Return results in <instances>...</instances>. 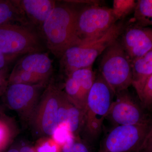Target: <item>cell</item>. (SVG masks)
<instances>
[{"instance_id": "83f0119b", "label": "cell", "mask_w": 152, "mask_h": 152, "mask_svg": "<svg viewBox=\"0 0 152 152\" xmlns=\"http://www.w3.org/2000/svg\"><path fill=\"white\" fill-rule=\"evenodd\" d=\"M20 152H36L34 147L27 144L19 145Z\"/></svg>"}, {"instance_id": "8fae6325", "label": "cell", "mask_w": 152, "mask_h": 152, "mask_svg": "<svg viewBox=\"0 0 152 152\" xmlns=\"http://www.w3.org/2000/svg\"><path fill=\"white\" fill-rule=\"evenodd\" d=\"M106 119L114 126L142 124L152 121L127 90L116 94Z\"/></svg>"}, {"instance_id": "5bb4252c", "label": "cell", "mask_w": 152, "mask_h": 152, "mask_svg": "<svg viewBox=\"0 0 152 152\" xmlns=\"http://www.w3.org/2000/svg\"><path fill=\"white\" fill-rule=\"evenodd\" d=\"M134 87L139 99L146 82L152 75V50L131 62Z\"/></svg>"}, {"instance_id": "3957f363", "label": "cell", "mask_w": 152, "mask_h": 152, "mask_svg": "<svg viewBox=\"0 0 152 152\" xmlns=\"http://www.w3.org/2000/svg\"><path fill=\"white\" fill-rule=\"evenodd\" d=\"M114 96L110 87L102 75L98 74L87 97L82 131L90 141L94 140L100 134Z\"/></svg>"}, {"instance_id": "277c9868", "label": "cell", "mask_w": 152, "mask_h": 152, "mask_svg": "<svg viewBox=\"0 0 152 152\" xmlns=\"http://www.w3.org/2000/svg\"><path fill=\"white\" fill-rule=\"evenodd\" d=\"M99 67L100 74L115 95L132 86V64L119 38L102 53Z\"/></svg>"}, {"instance_id": "ac0fdd59", "label": "cell", "mask_w": 152, "mask_h": 152, "mask_svg": "<svg viewBox=\"0 0 152 152\" xmlns=\"http://www.w3.org/2000/svg\"><path fill=\"white\" fill-rule=\"evenodd\" d=\"M84 123V113L71 102L68 110L67 125L69 132L74 137H79Z\"/></svg>"}, {"instance_id": "f546056e", "label": "cell", "mask_w": 152, "mask_h": 152, "mask_svg": "<svg viewBox=\"0 0 152 152\" xmlns=\"http://www.w3.org/2000/svg\"><path fill=\"white\" fill-rule=\"evenodd\" d=\"M2 111H3L2 107L0 106V112Z\"/></svg>"}, {"instance_id": "4fadbf2b", "label": "cell", "mask_w": 152, "mask_h": 152, "mask_svg": "<svg viewBox=\"0 0 152 152\" xmlns=\"http://www.w3.org/2000/svg\"><path fill=\"white\" fill-rule=\"evenodd\" d=\"M18 2L31 24L39 30L57 2L52 0H18Z\"/></svg>"}, {"instance_id": "9c48e42d", "label": "cell", "mask_w": 152, "mask_h": 152, "mask_svg": "<svg viewBox=\"0 0 152 152\" xmlns=\"http://www.w3.org/2000/svg\"><path fill=\"white\" fill-rule=\"evenodd\" d=\"M152 126L142 124L114 126L104 138L98 152H137Z\"/></svg>"}, {"instance_id": "5b68a950", "label": "cell", "mask_w": 152, "mask_h": 152, "mask_svg": "<svg viewBox=\"0 0 152 152\" xmlns=\"http://www.w3.org/2000/svg\"><path fill=\"white\" fill-rule=\"evenodd\" d=\"M99 1L77 10L76 32L80 45L101 37L117 21L112 8L102 7Z\"/></svg>"}, {"instance_id": "7a4b0ae2", "label": "cell", "mask_w": 152, "mask_h": 152, "mask_svg": "<svg viewBox=\"0 0 152 152\" xmlns=\"http://www.w3.org/2000/svg\"><path fill=\"white\" fill-rule=\"evenodd\" d=\"M126 26L123 20L119 21L101 37L70 47L60 58V71L67 76L77 70L92 67L97 58L120 37Z\"/></svg>"}, {"instance_id": "e0dca14e", "label": "cell", "mask_w": 152, "mask_h": 152, "mask_svg": "<svg viewBox=\"0 0 152 152\" xmlns=\"http://www.w3.org/2000/svg\"><path fill=\"white\" fill-rule=\"evenodd\" d=\"M132 22L144 27H152V0H139Z\"/></svg>"}, {"instance_id": "7402d4cb", "label": "cell", "mask_w": 152, "mask_h": 152, "mask_svg": "<svg viewBox=\"0 0 152 152\" xmlns=\"http://www.w3.org/2000/svg\"><path fill=\"white\" fill-rule=\"evenodd\" d=\"M140 101L144 109L152 110V75L145 84Z\"/></svg>"}, {"instance_id": "30bf717a", "label": "cell", "mask_w": 152, "mask_h": 152, "mask_svg": "<svg viewBox=\"0 0 152 152\" xmlns=\"http://www.w3.org/2000/svg\"><path fill=\"white\" fill-rule=\"evenodd\" d=\"M47 86L9 85L2 96L9 108L16 112L22 119L29 123L39 101L42 90Z\"/></svg>"}, {"instance_id": "d4e9b609", "label": "cell", "mask_w": 152, "mask_h": 152, "mask_svg": "<svg viewBox=\"0 0 152 152\" xmlns=\"http://www.w3.org/2000/svg\"><path fill=\"white\" fill-rule=\"evenodd\" d=\"M137 152H152V126Z\"/></svg>"}, {"instance_id": "d6986e66", "label": "cell", "mask_w": 152, "mask_h": 152, "mask_svg": "<svg viewBox=\"0 0 152 152\" xmlns=\"http://www.w3.org/2000/svg\"><path fill=\"white\" fill-rule=\"evenodd\" d=\"M137 4V1L134 0H114L112 9L117 21L122 20L134 12Z\"/></svg>"}, {"instance_id": "8992f818", "label": "cell", "mask_w": 152, "mask_h": 152, "mask_svg": "<svg viewBox=\"0 0 152 152\" xmlns=\"http://www.w3.org/2000/svg\"><path fill=\"white\" fill-rule=\"evenodd\" d=\"M34 28L19 24L0 26V52L18 57L42 52L40 35Z\"/></svg>"}, {"instance_id": "7c38bea8", "label": "cell", "mask_w": 152, "mask_h": 152, "mask_svg": "<svg viewBox=\"0 0 152 152\" xmlns=\"http://www.w3.org/2000/svg\"><path fill=\"white\" fill-rule=\"evenodd\" d=\"M119 38L131 62L152 50V27L132 23L126 26Z\"/></svg>"}, {"instance_id": "9a60e30c", "label": "cell", "mask_w": 152, "mask_h": 152, "mask_svg": "<svg viewBox=\"0 0 152 152\" xmlns=\"http://www.w3.org/2000/svg\"><path fill=\"white\" fill-rule=\"evenodd\" d=\"M9 24L34 27L20 7L18 0H0V26Z\"/></svg>"}, {"instance_id": "f1b7e54d", "label": "cell", "mask_w": 152, "mask_h": 152, "mask_svg": "<svg viewBox=\"0 0 152 152\" xmlns=\"http://www.w3.org/2000/svg\"><path fill=\"white\" fill-rule=\"evenodd\" d=\"M4 152H20L19 145L10 146Z\"/></svg>"}, {"instance_id": "2e32d148", "label": "cell", "mask_w": 152, "mask_h": 152, "mask_svg": "<svg viewBox=\"0 0 152 152\" xmlns=\"http://www.w3.org/2000/svg\"><path fill=\"white\" fill-rule=\"evenodd\" d=\"M18 133L16 125L12 118L0 112V152L10 146Z\"/></svg>"}, {"instance_id": "603a6c76", "label": "cell", "mask_w": 152, "mask_h": 152, "mask_svg": "<svg viewBox=\"0 0 152 152\" xmlns=\"http://www.w3.org/2000/svg\"><path fill=\"white\" fill-rule=\"evenodd\" d=\"M9 76L8 67L0 69V97L2 96L8 86Z\"/></svg>"}, {"instance_id": "4316f807", "label": "cell", "mask_w": 152, "mask_h": 152, "mask_svg": "<svg viewBox=\"0 0 152 152\" xmlns=\"http://www.w3.org/2000/svg\"><path fill=\"white\" fill-rule=\"evenodd\" d=\"M74 137H71L61 146V152H74Z\"/></svg>"}, {"instance_id": "44dd1931", "label": "cell", "mask_w": 152, "mask_h": 152, "mask_svg": "<svg viewBox=\"0 0 152 152\" xmlns=\"http://www.w3.org/2000/svg\"><path fill=\"white\" fill-rule=\"evenodd\" d=\"M34 148L36 152H61V146L51 137H44L40 139Z\"/></svg>"}, {"instance_id": "cb8c5ba5", "label": "cell", "mask_w": 152, "mask_h": 152, "mask_svg": "<svg viewBox=\"0 0 152 152\" xmlns=\"http://www.w3.org/2000/svg\"><path fill=\"white\" fill-rule=\"evenodd\" d=\"M74 152H91V148L88 143L83 140L80 137H74Z\"/></svg>"}, {"instance_id": "ba28073f", "label": "cell", "mask_w": 152, "mask_h": 152, "mask_svg": "<svg viewBox=\"0 0 152 152\" xmlns=\"http://www.w3.org/2000/svg\"><path fill=\"white\" fill-rule=\"evenodd\" d=\"M62 88L50 80L41 95L29 124L40 138L51 137L57 128V113Z\"/></svg>"}, {"instance_id": "ffe728a7", "label": "cell", "mask_w": 152, "mask_h": 152, "mask_svg": "<svg viewBox=\"0 0 152 152\" xmlns=\"http://www.w3.org/2000/svg\"><path fill=\"white\" fill-rule=\"evenodd\" d=\"M71 102L62 88L57 113V126L67 124L68 110Z\"/></svg>"}, {"instance_id": "484cf974", "label": "cell", "mask_w": 152, "mask_h": 152, "mask_svg": "<svg viewBox=\"0 0 152 152\" xmlns=\"http://www.w3.org/2000/svg\"><path fill=\"white\" fill-rule=\"evenodd\" d=\"M18 57L17 56L5 55L0 52V69L8 67L10 64L12 63Z\"/></svg>"}, {"instance_id": "52a82bcc", "label": "cell", "mask_w": 152, "mask_h": 152, "mask_svg": "<svg viewBox=\"0 0 152 152\" xmlns=\"http://www.w3.org/2000/svg\"><path fill=\"white\" fill-rule=\"evenodd\" d=\"M53 72L48 54L38 52L25 55L18 61L10 75L9 85H48Z\"/></svg>"}, {"instance_id": "6da1fadb", "label": "cell", "mask_w": 152, "mask_h": 152, "mask_svg": "<svg viewBox=\"0 0 152 152\" xmlns=\"http://www.w3.org/2000/svg\"><path fill=\"white\" fill-rule=\"evenodd\" d=\"M77 9L68 2H57L39 29L41 37L53 55L60 58L70 47L80 45L76 32Z\"/></svg>"}]
</instances>
